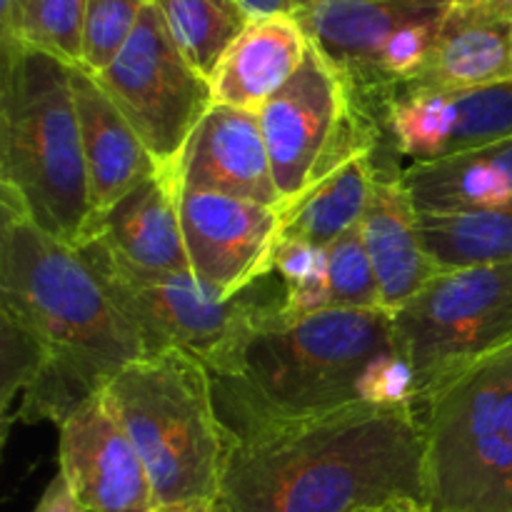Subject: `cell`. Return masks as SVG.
<instances>
[{"label": "cell", "mask_w": 512, "mask_h": 512, "mask_svg": "<svg viewBox=\"0 0 512 512\" xmlns=\"http://www.w3.org/2000/svg\"><path fill=\"white\" fill-rule=\"evenodd\" d=\"M270 310L238 373L215 378L220 418L238 438L368 403L370 373L398 350L390 310L328 308L295 323Z\"/></svg>", "instance_id": "obj_3"}, {"label": "cell", "mask_w": 512, "mask_h": 512, "mask_svg": "<svg viewBox=\"0 0 512 512\" xmlns=\"http://www.w3.org/2000/svg\"><path fill=\"white\" fill-rule=\"evenodd\" d=\"M180 190L280 208L260 115L213 103L178 158Z\"/></svg>", "instance_id": "obj_15"}, {"label": "cell", "mask_w": 512, "mask_h": 512, "mask_svg": "<svg viewBox=\"0 0 512 512\" xmlns=\"http://www.w3.org/2000/svg\"><path fill=\"white\" fill-rule=\"evenodd\" d=\"M378 150L355 155L353 160L335 170L328 180L310 190L305 198L293 203L283 213L280 240H303L315 248L328 250L340 235L363 220L370 203L375 175H378Z\"/></svg>", "instance_id": "obj_22"}, {"label": "cell", "mask_w": 512, "mask_h": 512, "mask_svg": "<svg viewBox=\"0 0 512 512\" xmlns=\"http://www.w3.org/2000/svg\"><path fill=\"white\" fill-rule=\"evenodd\" d=\"M25 0H0V50L20 48V23Z\"/></svg>", "instance_id": "obj_31"}, {"label": "cell", "mask_w": 512, "mask_h": 512, "mask_svg": "<svg viewBox=\"0 0 512 512\" xmlns=\"http://www.w3.org/2000/svg\"><path fill=\"white\" fill-rule=\"evenodd\" d=\"M403 183L418 215L498 208L512 200V138L438 163H410Z\"/></svg>", "instance_id": "obj_21"}, {"label": "cell", "mask_w": 512, "mask_h": 512, "mask_svg": "<svg viewBox=\"0 0 512 512\" xmlns=\"http://www.w3.org/2000/svg\"><path fill=\"white\" fill-rule=\"evenodd\" d=\"M328 298L330 308H383L378 275H375L373 263H370L360 223L345 235H340L328 248Z\"/></svg>", "instance_id": "obj_26"}, {"label": "cell", "mask_w": 512, "mask_h": 512, "mask_svg": "<svg viewBox=\"0 0 512 512\" xmlns=\"http://www.w3.org/2000/svg\"><path fill=\"white\" fill-rule=\"evenodd\" d=\"M420 235L443 270L512 263V200L470 213L420 215Z\"/></svg>", "instance_id": "obj_23"}, {"label": "cell", "mask_w": 512, "mask_h": 512, "mask_svg": "<svg viewBox=\"0 0 512 512\" xmlns=\"http://www.w3.org/2000/svg\"><path fill=\"white\" fill-rule=\"evenodd\" d=\"M180 223L190 270L223 298H238L273 275L283 233L280 208L180 190Z\"/></svg>", "instance_id": "obj_13"}, {"label": "cell", "mask_w": 512, "mask_h": 512, "mask_svg": "<svg viewBox=\"0 0 512 512\" xmlns=\"http://www.w3.org/2000/svg\"><path fill=\"white\" fill-rule=\"evenodd\" d=\"M360 230L378 275L383 308L390 313L443 273L423 243L420 215L403 183V170H378Z\"/></svg>", "instance_id": "obj_18"}, {"label": "cell", "mask_w": 512, "mask_h": 512, "mask_svg": "<svg viewBox=\"0 0 512 512\" xmlns=\"http://www.w3.org/2000/svg\"><path fill=\"white\" fill-rule=\"evenodd\" d=\"M153 5L180 53L205 78L250 23L238 0H153Z\"/></svg>", "instance_id": "obj_24"}, {"label": "cell", "mask_w": 512, "mask_h": 512, "mask_svg": "<svg viewBox=\"0 0 512 512\" xmlns=\"http://www.w3.org/2000/svg\"><path fill=\"white\" fill-rule=\"evenodd\" d=\"M233 512H425V435L413 403H360L238 438Z\"/></svg>", "instance_id": "obj_1"}, {"label": "cell", "mask_w": 512, "mask_h": 512, "mask_svg": "<svg viewBox=\"0 0 512 512\" xmlns=\"http://www.w3.org/2000/svg\"><path fill=\"white\" fill-rule=\"evenodd\" d=\"M0 320L38 353V373L18 408L23 423L60 425L125 365L148 355L143 335L80 250L45 233L3 193Z\"/></svg>", "instance_id": "obj_2"}, {"label": "cell", "mask_w": 512, "mask_h": 512, "mask_svg": "<svg viewBox=\"0 0 512 512\" xmlns=\"http://www.w3.org/2000/svg\"><path fill=\"white\" fill-rule=\"evenodd\" d=\"M160 165H178L180 153L213 105L210 78L180 53L155 5H145L123 53L95 75Z\"/></svg>", "instance_id": "obj_11"}, {"label": "cell", "mask_w": 512, "mask_h": 512, "mask_svg": "<svg viewBox=\"0 0 512 512\" xmlns=\"http://www.w3.org/2000/svg\"><path fill=\"white\" fill-rule=\"evenodd\" d=\"M450 3L315 0L298 15V23L380 128L390 100L410 88L428 63Z\"/></svg>", "instance_id": "obj_9"}, {"label": "cell", "mask_w": 512, "mask_h": 512, "mask_svg": "<svg viewBox=\"0 0 512 512\" xmlns=\"http://www.w3.org/2000/svg\"><path fill=\"white\" fill-rule=\"evenodd\" d=\"M133 438L160 505L223 495L238 435L220 418L215 378L183 350H160L125 365L103 388Z\"/></svg>", "instance_id": "obj_5"}, {"label": "cell", "mask_w": 512, "mask_h": 512, "mask_svg": "<svg viewBox=\"0 0 512 512\" xmlns=\"http://www.w3.org/2000/svg\"><path fill=\"white\" fill-rule=\"evenodd\" d=\"M258 115L280 210L305 198L355 155L383 145L378 125L360 110L338 70L313 43L303 65Z\"/></svg>", "instance_id": "obj_10"}, {"label": "cell", "mask_w": 512, "mask_h": 512, "mask_svg": "<svg viewBox=\"0 0 512 512\" xmlns=\"http://www.w3.org/2000/svg\"><path fill=\"white\" fill-rule=\"evenodd\" d=\"M425 512H512V343L418 408Z\"/></svg>", "instance_id": "obj_6"}, {"label": "cell", "mask_w": 512, "mask_h": 512, "mask_svg": "<svg viewBox=\"0 0 512 512\" xmlns=\"http://www.w3.org/2000/svg\"><path fill=\"white\" fill-rule=\"evenodd\" d=\"M385 165L438 163L512 138V80L460 90H403L380 120Z\"/></svg>", "instance_id": "obj_12"}, {"label": "cell", "mask_w": 512, "mask_h": 512, "mask_svg": "<svg viewBox=\"0 0 512 512\" xmlns=\"http://www.w3.org/2000/svg\"><path fill=\"white\" fill-rule=\"evenodd\" d=\"M510 80L512 0H453L428 63L405 90H460Z\"/></svg>", "instance_id": "obj_17"}, {"label": "cell", "mask_w": 512, "mask_h": 512, "mask_svg": "<svg viewBox=\"0 0 512 512\" xmlns=\"http://www.w3.org/2000/svg\"><path fill=\"white\" fill-rule=\"evenodd\" d=\"M143 3H153V0H143Z\"/></svg>", "instance_id": "obj_33"}, {"label": "cell", "mask_w": 512, "mask_h": 512, "mask_svg": "<svg viewBox=\"0 0 512 512\" xmlns=\"http://www.w3.org/2000/svg\"><path fill=\"white\" fill-rule=\"evenodd\" d=\"M33 512H88L83 505L78 503V498L73 495L70 485L65 483L63 475H55L48 483L45 493L40 495L38 505Z\"/></svg>", "instance_id": "obj_29"}, {"label": "cell", "mask_w": 512, "mask_h": 512, "mask_svg": "<svg viewBox=\"0 0 512 512\" xmlns=\"http://www.w3.org/2000/svg\"><path fill=\"white\" fill-rule=\"evenodd\" d=\"M85 240H95L143 273H193L180 223L178 165H163L153 178L95 215Z\"/></svg>", "instance_id": "obj_16"}, {"label": "cell", "mask_w": 512, "mask_h": 512, "mask_svg": "<svg viewBox=\"0 0 512 512\" xmlns=\"http://www.w3.org/2000/svg\"><path fill=\"white\" fill-rule=\"evenodd\" d=\"M70 80H73L95 220V215L118 203L135 185L153 178L163 165L150 155L128 118L100 88L95 75L78 65H70Z\"/></svg>", "instance_id": "obj_19"}, {"label": "cell", "mask_w": 512, "mask_h": 512, "mask_svg": "<svg viewBox=\"0 0 512 512\" xmlns=\"http://www.w3.org/2000/svg\"><path fill=\"white\" fill-rule=\"evenodd\" d=\"M80 255L98 273L108 293L143 335L145 350H183L205 365L213 378L235 375L245 350L258 333L275 298H258L253 288L238 298H223L193 273H143L95 240L80 245Z\"/></svg>", "instance_id": "obj_7"}, {"label": "cell", "mask_w": 512, "mask_h": 512, "mask_svg": "<svg viewBox=\"0 0 512 512\" xmlns=\"http://www.w3.org/2000/svg\"><path fill=\"white\" fill-rule=\"evenodd\" d=\"M85 13L88 0H25L20 43L65 65H80Z\"/></svg>", "instance_id": "obj_25"}, {"label": "cell", "mask_w": 512, "mask_h": 512, "mask_svg": "<svg viewBox=\"0 0 512 512\" xmlns=\"http://www.w3.org/2000/svg\"><path fill=\"white\" fill-rule=\"evenodd\" d=\"M395 345L415 378V410L512 343V263L443 270L393 310Z\"/></svg>", "instance_id": "obj_8"}, {"label": "cell", "mask_w": 512, "mask_h": 512, "mask_svg": "<svg viewBox=\"0 0 512 512\" xmlns=\"http://www.w3.org/2000/svg\"><path fill=\"white\" fill-rule=\"evenodd\" d=\"M273 273L283 285H305L328 278V250L303 240L283 238L273 258Z\"/></svg>", "instance_id": "obj_28"}, {"label": "cell", "mask_w": 512, "mask_h": 512, "mask_svg": "<svg viewBox=\"0 0 512 512\" xmlns=\"http://www.w3.org/2000/svg\"><path fill=\"white\" fill-rule=\"evenodd\" d=\"M58 473L88 512H153L148 468L105 393H95L58 425Z\"/></svg>", "instance_id": "obj_14"}, {"label": "cell", "mask_w": 512, "mask_h": 512, "mask_svg": "<svg viewBox=\"0 0 512 512\" xmlns=\"http://www.w3.org/2000/svg\"><path fill=\"white\" fill-rule=\"evenodd\" d=\"M240 8L250 15V20L258 18H278V15H288V18H298L305 8L315 3V0H238Z\"/></svg>", "instance_id": "obj_30"}, {"label": "cell", "mask_w": 512, "mask_h": 512, "mask_svg": "<svg viewBox=\"0 0 512 512\" xmlns=\"http://www.w3.org/2000/svg\"><path fill=\"white\" fill-rule=\"evenodd\" d=\"M310 38L298 18L250 20L210 75L213 103L260 113L303 65Z\"/></svg>", "instance_id": "obj_20"}, {"label": "cell", "mask_w": 512, "mask_h": 512, "mask_svg": "<svg viewBox=\"0 0 512 512\" xmlns=\"http://www.w3.org/2000/svg\"><path fill=\"white\" fill-rule=\"evenodd\" d=\"M145 5L143 0H88L83 48L78 68L100 75L133 38Z\"/></svg>", "instance_id": "obj_27"}, {"label": "cell", "mask_w": 512, "mask_h": 512, "mask_svg": "<svg viewBox=\"0 0 512 512\" xmlns=\"http://www.w3.org/2000/svg\"><path fill=\"white\" fill-rule=\"evenodd\" d=\"M153 512H233L228 500L220 495L213 500H193V503H178V505H160Z\"/></svg>", "instance_id": "obj_32"}, {"label": "cell", "mask_w": 512, "mask_h": 512, "mask_svg": "<svg viewBox=\"0 0 512 512\" xmlns=\"http://www.w3.org/2000/svg\"><path fill=\"white\" fill-rule=\"evenodd\" d=\"M0 193L35 225L80 248L93 200L70 65L20 45L0 50Z\"/></svg>", "instance_id": "obj_4"}]
</instances>
